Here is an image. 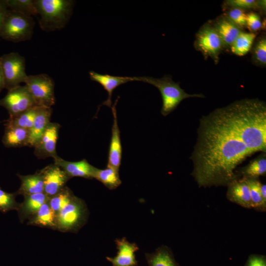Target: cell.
Wrapping results in <instances>:
<instances>
[{
  "label": "cell",
  "mask_w": 266,
  "mask_h": 266,
  "mask_svg": "<svg viewBox=\"0 0 266 266\" xmlns=\"http://www.w3.org/2000/svg\"><path fill=\"white\" fill-rule=\"evenodd\" d=\"M258 152H266V102L236 100L200 119L191 175L200 187L227 186L238 178L237 166Z\"/></svg>",
  "instance_id": "obj_1"
},
{
  "label": "cell",
  "mask_w": 266,
  "mask_h": 266,
  "mask_svg": "<svg viewBox=\"0 0 266 266\" xmlns=\"http://www.w3.org/2000/svg\"><path fill=\"white\" fill-rule=\"evenodd\" d=\"M41 29L50 32L64 28L70 17L74 1L70 0H34Z\"/></svg>",
  "instance_id": "obj_2"
},
{
  "label": "cell",
  "mask_w": 266,
  "mask_h": 266,
  "mask_svg": "<svg viewBox=\"0 0 266 266\" xmlns=\"http://www.w3.org/2000/svg\"><path fill=\"white\" fill-rule=\"evenodd\" d=\"M133 81L149 83L156 87L160 91L163 100L161 113L166 116L174 110L184 99L191 98H203L202 94H189L182 89L178 83L174 82L170 75L160 78L148 76L133 77Z\"/></svg>",
  "instance_id": "obj_3"
},
{
  "label": "cell",
  "mask_w": 266,
  "mask_h": 266,
  "mask_svg": "<svg viewBox=\"0 0 266 266\" xmlns=\"http://www.w3.org/2000/svg\"><path fill=\"white\" fill-rule=\"evenodd\" d=\"M34 26L32 17L9 9L0 30V37L14 42L28 40L32 36Z\"/></svg>",
  "instance_id": "obj_4"
},
{
  "label": "cell",
  "mask_w": 266,
  "mask_h": 266,
  "mask_svg": "<svg viewBox=\"0 0 266 266\" xmlns=\"http://www.w3.org/2000/svg\"><path fill=\"white\" fill-rule=\"evenodd\" d=\"M24 83L36 106L51 107L55 104L54 82L49 75H28Z\"/></svg>",
  "instance_id": "obj_5"
},
{
  "label": "cell",
  "mask_w": 266,
  "mask_h": 266,
  "mask_svg": "<svg viewBox=\"0 0 266 266\" xmlns=\"http://www.w3.org/2000/svg\"><path fill=\"white\" fill-rule=\"evenodd\" d=\"M87 208L83 200L75 196L56 214L57 228L63 231H75L85 224Z\"/></svg>",
  "instance_id": "obj_6"
},
{
  "label": "cell",
  "mask_w": 266,
  "mask_h": 266,
  "mask_svg": "<svg viewBox=\"0 0 266 266\" xmlns=\"http://www.w3.org/2000/svg\"><path fill=\"white\" fill-rule=\"evenodd\" d=\"M0 64L5 89L8 91L24 83L28 75L24 57L14 52L4 54L0 57Z\"/></svg>",
  "instance_id": "obj_7"
},
{
  "label": "cell",
  "mask_w": 266,
  "mask_h": 266,
  "mask_svg": "<svg viewBox=\"0 0 266 266\" xmlns=\"http://www.w3.org/2000/svg\"><path fill=\"white\" fill-rule=\"evenodd\" d=\"M0 105L4 107L9 117H15L36 106L27 87L19 85L8 91L0 100Z\"/></svg>",
  "instance_id": "obj_8"
},
{
  "label": "cell",
  "mask_w": 266,
  "mask_h": 266,
  "mask_svg": "<svg viewBox=\"0 0 266 266\" xmlns=\"http://www.w3.org/2000/svg\"><path fill=\"white\" fill-rule=\"evenodd\" d=\"M195 41L197 49L204 56L218 61L224 45L214 26L209 24L202 26L197 33Z\"/></svg>",
  "instance_id": "obj_9"
},
{
  "label": "cell",
  "mask_w": 266,
  "mask_h": 266,
  "mask_svg": "<svg viewBox=\"0 0 266 266\" xmlns=\"http://www.w3.org/2000/svg\"><path fill=\"white\" fill-rule=\"evenodd\" d=\"M44 183V193L50 198L65 187L70 178L59 166L49 165L40 170Z\"/></svg>",
  "instance_id": "obj_10"
},
{
  "label": "cell",
  "mask_w": 266,
  "mask_h": 266,
  "mask_svg": "<svg viewBox=\"0 0 266 266\" xmlns=\"http://www.w3.org/2000/svg\"><path fill=\"white\" fill-rule=\"evenodd\" d=\"M60 125L57 123L50 122L38 142L34 146V154L38 158L52 157L58 155L56 144L58 139Z\"/></svg>",
  "instance_id": "obj_11"
},
{
  "label": "cell",
  "mask_w": 266,
  "mask_h": 266,
  "mask_svg": "<svg viewBox=\"0 0 266 266\" xmlns=\"http://www.w3.org/2000/svg\"><path fill=\"white\" fill-rule=\"evenodd\" d=\"M115 242L118 250L117 255L114 257H106L112 266H136L138 263L135 253L139 249L137 245L130 242L125 237L116 239Z\"/></svg>",
  "instance_id": "obj_12"
},
{
  "label": "cell",
  "mask_w": 266,
  "mask_h": 266,
  "mask_svg": "<svg viewBox=\"0 0 266 266\" xmlns=\"http://www.w3.org/2000/svg\"><path fill=\"white\" fill-rule=\"evenodd\" d=\"M119 97L111 107L113 116V123L111 129V136L108 154L107 165L119 171L121 164L122 148L120 139V132L118 124L116 105Z\"/></svg>",
  "instance_id": "obj_13"
},
{
  "label": "cell",
  "mask_w": 266,
  "mask_h": 266,
  "mask_svg": "<svg viewBox=\"0 0 266 266\" xmlns=\"http://www.w3.org/2000/svg\"><path fill=\"white\" fill-rule=\"evenodd\" d=\"M227 186V198L230 201L245 208L252 207L249 187L245 178H237Z\"/></svg>",
  "instance_id": "obj_14"
},
{
  "label": "cell",
  "mask_w": 266,
  "mask_h": 266,
  "mask_svg": "<svg viewBox=\"0 0 266 266\" xmlns=\"http://www.w3.org/2000/svg\"><path fill=\"white\" fill-rule=\"evenodd\" d=\"M54 160V164L63 169L70 178L73 177L93 178L95 167L90 165L86 159L78 162H69L57 156Z\"/></svg>",
  "instance_id": "obj_15"
},
{
  "label": "cell",
  "mask_w": 266,
  "mask_h": 266,
  "mask_svg": "<svg viewBox=\"0 0 266 266\" xmlns=\"http://www.w3.org/2000/svg\"><path fill=\"white\" fill-rule=\"evenodd\" d=\"M52 113L51 107L40 106L33 125L29 130L27 146L34 147L50 122Z\"/></svg>",
  "instance_id": "obj_16"
},
{
  "label": "cell",
  "mask_w": 266,
  "mask_h": 266,
  "mask_svg": "<svg viewBox=\"0 0 266 266\" xmlns=\"http://www.w3.org/2000/svg\"><path fill=\"white\" fill-rule=\"evenodd\" d=\"M89 75L91 80L99 83L107 91L108 95V98L103 104L109 107H111L112 104L111 97L113 91L122 84L133 81V77L102 74L94 71H90Z\"/></svg>",
  "instance_id": "obj_17"
},
{
  "label": "cell",
  "mask_w": 266,
  "mask_h": 266,
  "mask_svg": "<svg viewBox=\"0 0 266 266\" xmlns=\"http://www.w3.org/2000/svg\"><path fill=\"white\" fill-rule=\"evenodd\" d=\"M213 26L221 38L224 47H231L242 31L226 16L219 18Z\"/></svg>",
  "instance_id": "obj_18"
},
{
  "label": "cell",
  "mask_w": 266,
  "mask_h": 266,
  "mask_svg": "<svg viewBox=\"0 0 266 266\" xmlns=\"http://www.w3.org/2000/svg\"><path fill=\"white\" fill-rule=\"evenodd\" d=\"M29 130L15 126H5L2 142L8 148L27 146Z\"/></svg>",
  "instance_id": "obj_19"
},
{
  "label": "cell",
  "mask_w": 266,
  "mask_h": 266,
  "mask_svg": "<svg viewBox=\"0 0 266 266\" xmlns=\"http://www.w3.org/2000/svg\"><path fill=\"white\" fill-rule=\"evenodd\" d=\"M145 255L148 266H178L171 251L166 246H162Z\"/></svg>",
  "instance_id": "obj_20"
},
{
  "label": "cell",
  "mask_w": 266,
  "mask_h": 266,
  "mask_svg": "<svg viewBox=\"0 0 266 266\" xmlns=\"http://www.w3.org/2000/svg\"><path fill=\"white\" fill-rule=\"evenodd\" d=\"M21 182L18 191L19 194L24 195L44 192V183L39 172L28 175H18Z\"/></svg>",
  "instance_id": "obj_21"
},
{
  "label": "cell",
  "mask_w": 266,
  "mask_h": 266,
  "mask_svg": "<svg viewBox=\"0 0 266 266\" xmlns=\"http://www.w3.org/2000/svg\"><path fill=\"white\" fill-rule=\"evenodd\" d=\"M93 178L96 179L110 190L116 189L122 183L118 170L108 165L104 169L95 167Z\"/></svg>",
  "instance_id": "obj_22"
},
{
  "label": "cell",
  "mask_w": 266,
  "mask_h": 266,
  "mask_svg": "<svg viewBox=\"0 0 266 266\" xmlns=\"http://www.w3.org/2000/svg\"><path fill=\"white\" fill-rule=\"evenodd\" d=\"M266 173V154L262 152L261 155L242 167L239 174L246 178H258Z\"/></svg>",
  "instance_id": "obj_23"
},
{
  "label": "cell",
  "mask_w": 266,
  "mask_h": 266,
  "mask_svg": "<svg viewBox=\"0 0 266 266\" xmlns=\"http://www.w3.org/2000/svg\"><path fill=\"white\" fill-rule=\"evenodd\" d=\"M24 201L20 205L21 212L24 216L33 215L49 198L43 192L24 195Z\"/></svg>",
  "instance_id": "obj_24"
},
{
  "label": "cell",
  "mask_w": 266,
  "mask_h": 266,
  "mask_svg": "<svg viewBox=\"0 0 266 266\" xmlns=\"http://www.w3.org/2000/svg\"><path fill=\"white\" fill-rule=\"evenodd\" d=\"M48 202L44 203L33 215L30 224L51 228L57 227L56 214L51 208Z\"/></svg>",
  "instance_id": "obj_25"
},
{
  "label": "cell",
  "mask_w": 266,
  "mask_h": 266,
  "mask_svg": "<svg viewBox=\"0 0 266 266\" xmlns=\"http://www.w3.org/2000/svg\"><path fill=\"white\" fill-rule=\"evenodd\" d=\"M39 107L35 106L15 117H9L6 121L5 126H15L30 130Z\"/></svg>",
  "instance_id": "obj_26"
},
{
  "label": "cell",
  "mask_w": 266,
  "mask_h": 266,
  "mask_svg": "<svg viewBox=\"0 0 266 266\" xmlns=\"http://www.w3.org/2000/svg\"><path fill=\"white\" fill-rule=\"evenodd\" d=\"M255 37L253 33L241 31L231 46L232 52L239 56L246 55L251 49Z\"/></svg>",
  "instance_id": "obj_27"
},
{
  "label": "cell",
  "mask_w": 266,
  "mask_h": 266,
  "mask_svg": "<svg viewBox=\"0 0 266 266\" xmlns=\"http://www.w3.org/2000/svg\"><path fill=\"white\" fill-rule=\"evenodd\" d=\"M75 196L71 190L65 186L59 192L50 197L48 203L51 208L57 214L63 207L70 202Z\"/></svg>",
  "instance_id": "obj_28"
},
{
  "label": "cell",
  "mask_w": 266,
  "mask_h": 266,
  "mask_svg": "<svg viewBox=\"0 0 266 266\" xmlns=\"http://www.w3.org/2000/svg\"><path fill=\"white\" fill-rule=\"evenodd\" d=\"M251 196L252 208L262 210L266 209V202L262 198L261 193V182L258 178H246Z\"/></svg>",
  "instance_id": "obj_29"
},
{
  "label": "cell",
  "mask_w": 266,
  "mask_h": 266,
  "mask_svg": "<svg viewBox=\"0 0 266 266\" xmlns=\"http://www.w3.org/2000/svg\"><path fill=\"white\" fill-rule=\"evenodd\" d=\"M6 1L10 10L30 17L37 15L33 0H6Z\"/></svg>",
  "instance_id": "obj_30"
},
{
  "label": "cell",
  "mask_w": 266,
  "mask_h": 266,
  "mask_svg": "<svg viewBox=\"0 0 266 266\" xmlns=\"http://www.w3.org/2000/svg\"><path fill=\"white\" fill-rule=\"evenodd\" d=\"M226 6L242 10L246 9H266V0H228L225 1Z\"/></svg>",
  "instance_id": "obj_31"
},
{
  "label": "cell",
  "mask_w": 266,
  "mask_h": 266,
  "mask_svg": "<svg viewBox=\"0 0 266 266\" xmlns=\"http://www.w3.org/2000/svg\"><path fill=\"white\" fill-rule=\"evenodd\" d=\"M18 207L15 200V194L7 193L0 188V210L4 213Z\"/></svg>",
  "instance_id": "obj_32"
},
{
  "label": "cell",
  "mask_w": 266,
  "mask_h": 266,
  "mask_svg": "<svg viewBox=\"0 0 266 266\" xmlns=\"http://www.w3.org/2000/svg\"><path fill=\"white\" fill-rule=\"evenodd\" d=\"M253 59L257 64L260 66H266V38L265 36L260 39L256 44L253 50Z\"/></svg>",
  "instance_id": "obj_33"
},
{
  "label": "cell",
  "mask_w": 266,
  "mask_h": 266,
  "mask_svg": "<svg viewBox=\"0 0 266 266\" xmlns=\"http://www.w3.org/2000/svg\"><path fill=\"white\" fill-rule=\"evenodd\" d=\"M246 15L242 9L232 8L226 17L240 28L246 26Z\"/></svg>",
  "instance_id": "obj_34"
},
{
  "label": "cell",
  "mask_w": 266,
  "mask_h": 266,
  "mask_svg": "<svg viewBox=\"0 0 266 266\" xmlns=\"http://www.w3.org/2000/svg\"><path fill=\"white\" fill-rule=\"evenodd\" d=\"M246 26L253 31L259 30L262 23L260 16L254 12H250L246 15Z\"/></svg>",
  "instance_id": "obj_35"
},
{
  "label": "cell",
  "mask_w": 266,
  "mask_h": 266,
  "mask_svg": "<svg viewBox=\"0 0 266 266\" xmlns=\"http://www.w3.org/2000/svg\"><path fill=\"white\" fill-rule=\"evenodd\" d=\"M245 266H266V257L263 255H251L249 257Z\"/></svg>",
  "instance_id": "obj_36"
},
{
  "label": "cell",
  "mask_w": 266,
  "mask_h": 266,
  "mask_svg": "<svg viewBox=\"0 0 266 266\" xmlns=\"http://www.w3.org/2000/svg\"><path fill=\"white\" fill-rule=\"evenodd\" d=\"M9 9L6 0H0V30L4 17Z\"/></svg>",
  "instance_id": "obj_37"
},
{
  "label": "cell",
  "mask_w": 266,
  "mask_h": 266,
  "mask_svg": "<svg viewBox=\"0 0 266 266\" xmlns=\"http://www.w3.org/2000/svg\"><path fill=\"white\" fill-rule=\"evenodd\" d=\"M261 193L262 198L265 202H266V184L261 183Z\"/></svg>",
  "instance_id": "obj_38"
},
{
  "label": "cell",
  "mask_w": 266,
  "mask_h": 266,
  "mask_svg": "<svg viewBox=\"0 0 266 266\" xmlns=\"http://www.w3.org/2000/svg\"><path fill=\"white\" fill-rule=\"evenodd\" d=\"M4 88V79L0 64V92Z\"/></svg>",
  "instance_id": "obj_39"
}]
</instances>
